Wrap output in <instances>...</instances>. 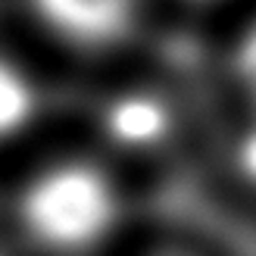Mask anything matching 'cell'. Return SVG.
<instances>
[{"mask_svg":"<svg viewBox=\"0 0 256 256\" xmlns=\"http://www.w3.org/2000/svg\"><path fill=\"white\" fill-rule=\"evenodd\" d=\"M232 69L238 84L244 88V94L256 104V22H250L244 34L238 38L234 54H232Z\"/></svg>","mask_w":256,"mask_h":256,"instance_id":"cell-5","label":"cell"},{"mask_svg":"<svg viewBox=\"0 0 256 256\" xmlns=\"http://www.w3.org/2000/svg\"><path fill=\"white\" fill-rule=\"evenodd\" d=\"M140 0H32L44 28L78 50H104L125 41L138 22Z\"/></svg>","mask_w":256,"mask_h":256,"instance_id":"cell-2","label":"cell"},{"mask_svg":"<svg viewBox=\"0 0 256 256\" xmlns=\"http://www.w3.org/2000/svg\"><path fill=\"white\" fill-rule=\"evenodd\" d=\"M175 128L172 106L147 88L116 91L100 106V132L125 153H147L166 144Z\"/></svg>","mask_w":256,"mask_h":256,"instance_id":"cell-3","label":"cell"},{"mask_svg":"<svg viewBox=\"0 0 256 256\" xmlns=\"http://www.w3.org/2000/svg\"><path fill=\"white\" fill-rule=\"evenodd\" d=\"M234 166H238L240 178L256 188V119L238 138V144H234Z\"/></svg>","mask_w":256,"mask_h":256,"instance_id":"cell-6","label":"cell"},{"mask_svg":"<svg viewBox=\"0 0 256 256\" xmlns=\"http://www.w3.org/2000/svg\"><path fill=\"white\" fill-rule=\"evenodd\" d=\"M19 222L38 247L84 256L100 250L122 225V194L94 162H50L25 182Z\"/></svg>","mask_w":256,"mask_h":256,"instance_id":"cell-1","label":"cell"},{"mask_svg":"<svg viewBox=\"0 0 256 256\" xmlns=\"http://www.w3.org/2000/svg\"><path fill=\"white\" fill-rule=\"evenodd\" d=\"M41 112V91L22 62L0 54V144L25 134Z\"/></svg>","mask_w":256,"mask_h":256,"instance_id":"cell-4","label":"cell"},{"mask_svg":"<svg viewBox=\"0 0 256 256\" xmlns=\"http://www.w3.org/2000/svg\"><path fill=\"white\" fill-rule=\"evenodd\" d=\"M190 4H219V0H190Z\"/></svg>","mask_w":256,"mask_h":256,"instance_id":"cell-7","label":"cell"}]
</instances>
